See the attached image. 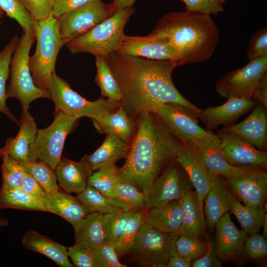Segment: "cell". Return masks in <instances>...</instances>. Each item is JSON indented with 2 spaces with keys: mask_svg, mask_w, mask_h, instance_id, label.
<instances>
[{
  "mask_svg": "<svg viewBox=\"0 0 267 267\" xmlns=\"http://www.w3.org/2000/svg\"><path fill=\"white\" fill-rule=\"evenodd\" d=\"M182 213L178 235L183 234L202 240L206 236L204 208L194 189L188 191L179 200Z\"/></svg>",
  "mask_w": 267,
  "mask_h": 267,
  "instance_id": "cell-24",
  "label": "cell"
},
{
  "mask_svg": "<svg viewBox=\"0 0 267 267\" xmlns=\"http://www.w3.org/2000/svg\"><path fill=\"white\" fill-rule=\"evenodd\" d=\"M95 57L96 67L95 81L100 88L101 96L119 102L122 94L106 59L98 55Z\"/></svg>",
  "mask_w": 267,
  "mask_h": 267,
  "instance_id": "cell-36",
  "label": "cell"
},
{
  "mask_svg": "<svg viewBox=\"0 0 267 267\" xmlns=\"http://www.w3.org/2000/svg\"><path fill=\"white\" fill-rule=\"evenodd\" d=\"M217 3H218L219 4L222 5V4L226 0H214Z\"/></svg>",
  "mask_w": 267,
  "mask_h": 267,
  "instance_id": "cell-59",
  "label": "cell"
},
{
  "mask_svg": "<svg viewBox=\"0 0 267 267\" xmlns=\"http://www.w3.org/2000/svg\"><path fill=\"white\" fill-rule=\"evenodd\" d=\"M193 140L196 143L206 166L218 176L230 178L266 170L237 167L229 164L221 152L219 137L211 130H207L205 135Z\"/></svg>",
  "mask_w": 267,
  "mask_h": 267,
  "instance_id": "cell-17",
  "label": "cell"
},
{
  "mask_svg": "<svg viewBox=\"0 0 267 267\" xmlns=\"http://www.w3.org/2000/svg\"></svg>",
  "mask_w": 267,
  "mask_h": 267,
  "instance_id": "cell-61",
  "label": "cell"
},
{
  "mask_svg": "<svg viewBox=\"0 0 267 267\" xmlns=\"http://www.w3.org/2000/svg\"><path fill=\"white\" fill-rule=\"evenodd\" d=\"M35 39L34 31L23 32L10 62V81L6 89V97L19 100L22 109L28 110L35 99L49 97L47 90L35 85L30 70L29 53Z\"/></svg>",
  "mask_w": 267,
  "mask_h": 267,
  "instance_id": "cell-6",
  "label": "cell"
},
{
  "mask_svg": "<svg viewBox=\"0 0 267 267\" xmlns=\"http://www.w3.org/2000/svg\"><path fill=\"white\" fill-rule=\"evenodd\" d=\"M119 259L111 243L104 242L95 251L96 267H127Z\"/></svg>",
  "mask_w": 267,
  "mask_h": 267,
  "instance_id": "cell-46",
  "label": "cell"
},
{
  "mask_svg": "<svg viewBox=\"0 0 267 267\" xmlns=\"http://www.w3.org/2000/svg\"><path fill=\"white\" fill-rule=\"evenodd\" d=\"M223 104L202 109L200 119L212 130L221 125L229 126L254 108L258 103L251 98L229 97Z\"/></svg>",
  "mask_w": 267,
  "mask_h": 267,
  "instance_id": "cell-21",
  "label": "cell"
},
{
  "mask_svg": "<svg viewBox=\"0 0 267 267\" xmlns=\"http://www.w3.org/2000/svg\"><path fill=\"white\" fill-rule=\"evenodd\" d=\"M189 176L203 208L207 193L215 185L220 176L210 171L205 164L194 140L180 142L176 158Z\"/></svg>",
  "mask_w": 267,
  "mask_h": 267,
  "instance_id": "cell-13",
  "label": "cell"
},
{
  "mask_svg": "<svg viewBox=\"0 0 267 267\" xmlns=\"http://www.w3.org/2000/svg\"><path fill=\"white\" fill-rule=\"evenodd\" d=\"M233 193L224 178L220 177L215 185L207 193L204 201V212L207 227L212 232L217 221L230 211Z\"/></svg>",
  "mask_w": 267,
  "mask_h": 267,
  "instance_id": "cell-25",
  "label": "cell"
},
{
  "mask_svg": "<svg viewBox=\"0 0 267 267\" xmlns=\"http://www.w3.org/2000/svg\"><path fill=\"white\" fill-rule=\"evenodd\" d=\"M90 0H54L51 13L58 19L64 14L86 4Z\"/></svg>",
  "mask_w": 267,
  "mask_h": 267,
  "instance_id": "cell-53",
  "label": "cell"
},
{
  "mask_svg": "<svg viewBox=\"0 0 267 267\" xmlns=\"http://www.w3.org/2000/svg\"><path fill=\"white\" fill-rule=\"evenodd\" d=\"M20 186L32 197L44 204V191L35 178L26 171Z\"/></svg>",
  "mask_w": 267,
  "mask_h": 267,
  "instance_id": "cell-52",
  "label": "cell"
},
{
  "mask_svg": "<svg viewBox=\"0 0 267 267\" xmlns=\"http://www.w3.org/2000/svg\"><path fill=\"white\" fill-rule=\"evenodd\" d=\"M117 51L149 59L172 60L181 65V57L169 41L151 33L146 36L124 34Z\"/></svg>",
  "mask_w": 267,
  "mask_h": 267,
  "instance_id": "cell-15",
  "label": "cell"
},
{
  "mask_svg": "<svg viewBox=\"0 0 267 267\" xmlns=\"http://www.w3.org/2000/svg\"><path fill=\"white\" fill-rule=\"evenodd\" d=\"M20 164L37 181L46 196H53L59 190L55 171L45 163L36 160Z\"/></svg>",
  "mask_w": 267,
  "mask_h": 267,
  "instance_id": "cell-37",
  "label": "cell"
},
{
  "mask_svg": "<svg viewBox=\"0 0 267 267\" xmlns=\"http://www.w3.org/2000/svg\"><path fill=\"white\" fill-rule=\"evenodd\" d=\"M130 144L115 134H107L101 145L92 153L85 154L81 159L88 164L94 172L102 167L115 164L126 158Z\"/></svg>",
  "mask_w": 267,
  "mask_h": 267,
  "instance_id": "cell-26",
  "label": "cell"
},
{
  "mask_svg": "<svg viewBox=\"0 0 267 267\" xmlns=\"http://www.w3.org/2000/svg\"><path fill=\"white\" fill-rule=\"evenodd\" d=\"M76 197L81 202L90 213L98 212L102 214L120 211H131L124 203L104 196L92 186L88 185Z\"/></svg>",
  "mask_w": 267,
  "mask_h": 267,
  "instance_id": "cell-32",
  "label": "cell"
},
{
  "mask_svg": "<svg viewBox=\"0 0 267 267\" xmlns=\"http://www.w3.org/2000/svg\"><path fill=\"white\" fill-rule=\"evenodd\" d=\"M4 13V12L0 8V19L2 17Z\"/></svg>",
  "mask_w": 267,
  "mask_h": 267,
  "instance_id": "cell-60",
  "label": "cell"
},
{
  "mask_svg": "<svg viewBox=\"0 0 267 267\" xmlns=\"http://www.w3.org/2000/svg\"><path fill=\"white\" fill-rule=\"evenodd\" d=\"M93 121L98 131L115 134L129 144L135 134V123L129 117L121 105L115 112Z\"/></svg>",
  "mask_w": 267,
  "mask_h": 267,
  "instance_id": "cell-31",
  "label": "cell"
},
{
  "mask_svg": "<svg viewBox=\"0 0 267 267\" xmlns=\"http://www.w3.org/2000/svg\"><path fill=\"white\" fill-rule=\"evenodd\" d=\"M103 214L90 213L74 225L75 244L96 250L104 242Z\"/></svg>",
  "mask_w": 267,
  "mask_h": 267,
  "instance_id": "cell-30",
  "label": "cell"
},
{
  "mask_svg": "<svg viewBox=\"0 0 267 267\" xmlns=\"http://www.w3.org/2000/svg\"><path fill=\"white\" fill-rule=\"evenodd\" d=\"M119 168L115 164L94 171L89 178L88 185L104 196L114 198L115 187L120 178Z\"/></svg>",
  "mask_w": 267,
  "mask_h": 267,
  "instance_id": "cell-39",
  "label": "cell"
},
{
  "mask_svg": "<svg viewBox=\"0 0 267 267\" xmlns=\"http://www.w3.org/2000/svg\"><path fill=\"white\" fill-rule=\"evenodd\" d=\"M34 20H44L52 12L54 0H20Z\"/></svg>",
  "mask_w": 267,
  "mask_h": 267,
  "instance_id": "cell-49",
  "label": "cell"
},
{
  "mask_svg": "<svg viewBox=\"0 0 267 267\" xmlns=\"http://www.w3.org/2000/svg\"><path fill=\"white\" fill-rule=\"evenodd\" d=\"M59 186L67 193L79 194L89 185L88 181L93 171L87 163L61 159L55 170Z\"/></svg>",
  "mask_w": 267,
  "mask_h": 267,
  "instance_id": "cell-23",
  "label": "cell"
},
{
  "mask_svg": "<svg viewBox=\"0 0 267 267\" xmlns=\"http://www.w3.org/2000/svg\"><path fill=\"white\" fill-rule=\"evenodd\" d=\"M182 220L179 200H172L148 209L144 222L161 231L178 234Z\"/></svg>",
  "mask_w": 267,
  "mask_h": 267,
  "instance_id": "cell-27",
  "label": "cell"
},
{
  "mask_svg": "<svg viewBox=\"0 0 267 267\" xmlns=\"http://www.w3.org/2000/svg\"><path fill=\"white\" fill-rule=\"evenodd\" d=\"M155 114L164 127L179 142L199 138L207 132L198 124L196 113L183 105L166 103Z\"/></svg>",
  "mask_w": 267,
  "mask_h": 267,
  "instance_id": "cell-14",
  "label": "cell"
},
{
  "mask_svg": "<svg viewBox=\"0 0 267 267\" xmlns=\"http://www.w3.org/2000/svg\"><path fill=\"white\" fill-rule=\"evenodd\" d=\"M250 60L267 57V29L264 27L252 36L247 50Z\"/></svg>",
  "mask_w": 267,
  "mask_h": 267,
  "instance_id": "cell-45",
  "label": "cell"
},
{
  "mask_svg": "<svg viewBox=\"0 0 267 267\" xmlns=\"http://www.w3.org/2000/svg\"><path fill=\"white\" fill-rule=\"evenodd\" d=\"M180 142L152 112L140 114L126 161L118 173L145 195L155 179L175 159Z\"/></svg>",
  "mask_w": 267,
  "mask_h": 267,
  "instance_id": "cell-2",
  "label": "cell"
},
{
  "mask_svg": "<svg viewBox=\"0 0 267 267\" xmlns=\"http://www.w3.org/2000/svg\"><path fill=\"white\" fill-rule=\"evenodd\" d=\"M0 157L2 160L1 166V186L5 188L20 186L26 173L23 167L8 155L5 154Z\"/></svg>",
  "mask_w": 267,
  "mask_h": 267,
  "instance_id": "cell-42",
  "label": "cell"
},
{
  "mask_svg": "<svg viewBox=\"0 0 267 267\" xmlns=\"http://www.w3.org/2000/svg\"><path fill=\"white\" fill-rule=\"evenodd\" d=\"M0 8L20 25L23 32L34 31V20L20 0H0Z\"/></svg>",
  "mask_w": 267,
  "mask_h": 267,
  "instance_id": "cell-43",
  "label": "cell"
},
{
  "mask_svg": "<svg viewBox=\"0 0 267 267\" xmlns=\"http://www.w3.org/2000/svg\"><path fill=\"white\" fill-rule=\"evenodd\" d=\"M267 73V57L252 60L241 68L233 70L217 82L215 90L228 98H251L263 77Z\"/></svg>",
  "mask_w": 267,
  "mask_h": 267,
  "instance_id": "cell-12",
  "label": "cell"
},
{
  "mask_svg": "<svg viewBox=\"0 0 267 267\" xmlns=\"http://www.w3.org/2000/svg\"><path fill=\"white\" fill-rule=\"evenodd\" d=\"M136 0H113L111 3L115 11L126 8L131 7Z\"/></svg>",
  "mask_w": 267,
  "mask_h": 267,
  "instance_id": "cell-56",
  "label": "cell"
},
{
  "mask_svg": "<svg viewBox=\"0 0 267 267\" xmlns=\"http://www.w3.org/2000/svg\"><path fill=\"white\" fill-rule=\"evenodd\" d=\"M215 227L217 253L222 262L233 260L243 253L247 233L235 226L228 212L219 219Z\"/></svg>",
  "mask_w": 267,
  "mask_h": 267,
  "instance_id": "cell-20",
  "label": "cell"
},
{
  "mask_svg": "<svg viewBox=\"0 0 267 267\" xmlns=\"http://www.w3.org/2000/svg\"><path fill=\"white\" fill-rule=\"evenodd\" d=\"M243 252L247 257L252 259L266 257L267 255L266 238L259 232L250 235L245 241Z\"/></svg>",
  "mask_w": 267,
  "mask_h": 267,
  "instance_id": "cell-48",
  "label": "cell"
},
{
  "mask_svg": "<svg viewBox=\"0 0 267 267\" xmlns=\"http://www.w3.org/2000/svg\"><path fill=\"white\" fill-rule=\"evenodd\" d=\"M262 226L263 227V235L266 238H267V213L265 214Z\"/></svg>",
  "mask_w": 267,
  "mask_h": 267,
  "instance_id": "cell-57",
  "label": "cell"
},
{
  "mask_svg": "<svg viewBox=\"0 0 267 267\" xmlns=\"http://www.w3.org/2000/svg\"><path fill=\"white\" fill-rule=\"evenodd\" d=\"M223 178L233 194L243 205L254 207L264 206L267 196V170Z\"/></svg>",
  "mask_w": 267,
  "mask_h": 267,
  "instance_id": "cell-18",
  "label": "cell"
},
{
  "mask_svg": "<svg viewBox=\"0 0 267 267\" xmlns=\"http://www.w3.org/2000/svg\"><path fill=\"white\" fill-rule=\"evenodd\" d=\"M146 212L132 211L121 235L111 243L119 259L123 257L133 245L140 228L144 222Z\"/></svg>",
  "mask_w": 267,
  "mask_h": 267,
  "instance_id": "cell-38",
  "label": "cell"
},
{
  "mask_svg": "<svg viewBox=\"0 0 267 267\" xmlns=\"http://www.w3.org/2000/svg\"><path fill=\"white\" fill-rule=\"evenodd\" d=\"M8 223V221L5 219L0 218V228L6 226Z\"/></svg>",
  "mask_w": 267,
  "mask_h": 267,
  "instance_id": "cell-58",
  "label": "cell"
},
{
  "mask_svg": "<svg viewBox=\"0 0 267 267\" xmlns=\"http://www.w3.org/2000/svg\"><path fill=\"white\" fill-rule=\"evenodd\" d=\"M106 60L122 94L120 104L134 122L140 114L155 113L168 103L186 106L200 118L202 109L182 95L173 83L172 73L178 66L175 61L146 59L117 51Z\"/></svg>",
  "mask_w": 267,
  "mask_h": 267,
  "instance_id": "cell-1",
  "label": "cell"
},
{
  "mask_svg": "<svg viewBox=\"0 0 267 267\" xmlns=\"http://www.w3.org/2000/svg\"><path fill=\"white\" fill-rule=\"evenodd\" d=\"M221 153L231 165L267 169V153L257 149L242 137L223 128L217 132Z\"/></svg>",
  "mask_w": 267,
  "mask_h": 267,
  "instance_id": "cell-16",
  "label": "cell"
},
{
  "mask_svg": "<svg viewBox=\"0 0 267 267\" xmlns=\"http://www.w3.org/2000/svg\"><path fill=\"white\" fill-rule=\"evenodd\" d=\"M44 203L46 212L61 217L72 225L90 213L76 197L59 190L53 196L45 195Z\"/></svg>",
  "mask_w": 267,
  "mask_h": 267,
  "instance_id": "cell-29",
  "label": "cell"
},
{
  "mask_svg": "<svg viewBox=\"0 0 267 267\" xmlns=\"http://www.w3.org/2000/svg\"><path fill=\"white\" fill-rule=\"evenodd\" d=\"M185 5L187 11H192L205 14H218L223 11L222 5L214 0H180Z\"/></svg>",
  "mask_w": 267,
  "mask_h": 267,
  "instance_id": "cell-51",
  "label": "cell"
},
{
  "mask_svg": "<svg viewBox=\"0 0 267 267\" xmlns=\"http://www.w3.org/2000/svg\"><path fill=\"white\" fill-rule=\"evenodd\" d=\"M207 250L201 258L191 262L192 267H221L222 261L219 258L215 241L211 240L206 234Z\"/></svg>",
  "mask_w": 267,
  "mask_h": 267,
  "instance_id": "cell-50",
  "label": "cell"
},
{
  "mask_svg": "<svg viewBox=\"0 0 267 267\" xmlns=\"http://www.w3.org/2000/svg\"><path fill=\"white\" fill-rule=\"evenodd\" d=\"M95 251L76 244L68 248L67 254L77 267H96Z\"/></svg>",
  "mask_w": 267,
  "mask_h": 267,
  "instance_id": "cell-47",
  "label": "cell"
},
{
  "mask_svg": "<svg viewBox=\"0 0 267 267\" xmlns=\"http://www.w3.org/2000/svg\"><path fill=\"white\" fill-rule=\"evenodd\" d=\"M223 128L242 137L257 149L266 152L267 112V107L262 104L258 103L251 113L241 122Z\"/></svg>",
  "mask_w": 267,
  "mask_h": 267,
  "instance_id": "cell-22",
  "label": "cell"
},
{
  "mask_svg": "<svg viewBox=\"0 0 267 267\" xmlns=\"http://www.w3.org/2000/svg\"><path fill=\"white\" fill-rule=\"evenodd\" d=\"M144 194L137 187L124 179L120 178L115 189V197L126 204L131 211L146 212L145 207Z\"/></svg>",
  "mask_w": 267,
  "mask_h": 267,
  "instance_id": "cell-40",
  "label": "cell"
},
{
  "mask_svg": "<svg viewBox=\"0 0 267 267\" xmlns=\"http://www.w3.org/2000/svg\"><path fill=\"white\" fill-rule=\"evenodd\" d=\"M49 98L55 105L54 112H62L77 119L83 117L93 121L116 111L119 102L101 97L95 101H89L73 90L68 83L54 72L47 89Z\"/></svg>",
  "mask_w": 267,
  "mask_h": 267,
  "instance_id": "cell-7",
  "label": "cell"
},
{
  "mask_svg": "<svg viewBox=\"0 0 267 267\" xmlns=\"http://www.w3.org/2000/svg\"><path fill=\"white\" fill-rule=\"evenodd\" d=\"M7 208L46 211L44 204L32 197L21 186L14 188L1 187L0 209Z\"/></svg>",
  "mask_w": 267,
  "mask_h": 267,
  "instance_id": "cell-34",
  "label": "cell"
},
{
  "mask_svg": "<svg viewBox=\"0 0 267 267\" xmlns=\"http://www.w3.org/2000/svg\"><path fill=\"white\" fill-rule=\"evenodd\" d=\"M194 189L186 172L175 159L171 162L153 182L145 195L148 210L172 200H180L189 190Z\"/></svg>",
  "mask_w": 267,
  "mask_h": 267,
  "instance_id": "cell-11",
  "label": "cell"
},
{
  "mask_svg": "<svg viewBox=\"0 0 267 267\" xmlns=\"http://www.w3.org/2000/svg\"><path fill=\"white\" fill-rule=\"evenodd\" d=\"M151 33L169 41L181 57V65L208 60L219 40L218 28L210 14L187 10L166 14Z\"/></svg>",
  "mask_w": 267,
  "mask_h": 267,
  "instance_id": "cell-3",
  "label": "cell"
},
{
  "mask_svg": "<svg viewBox=\"0 0 267 267\" xmlns=\"http://www.w3.org/2000/svg\"><path fill=\"white\" fill-rule=\"evenodd\" d=\"M134 9L129 7L116 11L84 35L65 45L71 54L89 53L107 59L117 51L124 35V29Z\"/></svg>",
  "mask_w": 267,
  "mask_h": 267,
  "instance_id": "cell-5",
  "label": "cell"
},
{
  "mask_svg": "<svg viewBox=\"0 0 267 267\" xmlns=\"http://www.w3.org/2000/svg\"><path fill=\"white\" fill-rule=\"evenodd\" d=\"M20 129L17 135L7 139L0 148V156L8 155L20 163L32 161V148L38 129L34 118L28 110L22 109Z\"/></svg>",
  "mask_w": 267,
  "mask_h": 267,
  "instance_id": "cell-19",
  "label": "cell"
},
{
  "mask_svg": "<svg viewBox=\"0 0 267 267\" xmlns=\"http://www.w3.org/2000/svg\"><path fill=\"white\" fill-rule=\"evenodd\" d=\"M54 114V120L49 126L38 129L32 148V161H42L55 171L61 159L65 139L74 130L79 119L62 112Z\"/></svg>",
  "mask_w": 267,
  "mask_h": 267,
  "instance_id": "cell-9",
  "label": "cell"
},
{
  "mask_svg": "<svg viewBox=\"0 0 267 267\" xmlns=\"http://www.w3.org/2000/svg\"><path fill=\"white\" fill-rule=\"evenodd\" d=\"M115 12L112 3L91 0L58 18L59 32L66 44L91 30Z\"/></svg>",
  "mask_w": 267,
  "mask_h": 267,
  "instance_id": "cell-10",
  "label": "cell"
},
{
  "mask_svg": "<svg viewBox=\"0 0 267 267\" xmlns=\"http://www.w3.org/2000/svg\"><path fill=\"white\" fill-rule=\"evenodd\" d=\"M231 212L235 216L243 230L251 235L259 232L262 226L265 212L264 207H250L241 204L233 194Z\"/></svg>",
  "mask_w": 267,
  "mask_h": 267,
  "instance_id": "cell-33",
  "label": "cell"
},
{
  "mask_svg": "<svg viewBox=\"0 0 267 267\" xmlns=\"http://www.w3.org/2000/svg\"><path fill=\"white\" fill-rule=\"evenodd\" d=\"M191 262L178 254L169 259L166 267H190Z\"/></svg>",
  "mask_w": 267,
  "mask_h": 267,
  "instance_id": "cell-55",
  "label": "cell"
},
{
  "mask_svg": "<svg viewBox=\"0 0 267 267\" xmlns=\"http://www.w3.org/2000/svg\"><path fill=\"white\" fill-rule=\"evenodd\" d=\"M22 243L28 250L44 255L61 267H73L67 254L68 248L48 237L34 230L27 231Z\"/></svg>",
  "mask_w": 267,
  "mask_h": 267,
  "instance_id": "cell-28",
  "label": "cell"
},
{
  "mask_svg": "<svg viewBox=\"0 0 267 267\" xmlns=\"http://www.w3.org/2000/svg\"><path fill=\"white\" fill-rule=\"evenodd\" d=\"M251 98L267 108V73L260 81Z\"/></svg>",
  "mask_w": 267,
  "mask_h": 267,
  "instance_id": "cell-54",
  "label": "cell"
},
{
  "mask_svg": "<svg viewBox=\"0 0 267 267\" xmlns=\"http://www.w3.org/2000/svg\"><path fill=\"white\" fill-rule=\"evenodd\" d=\"M178 235L161 231L144 222L124 257L141 267H166L170 258L177 255L175 244Z\"/></svg>",
  "mask_w": 267,
  "mask_h": 267,
  "instance_id": "cell-8",
  "label": "cell"
},
{
  "mask_svg": "<svg viewBox=\"0 0 267 267\" xmlns=\"http://www.w3.org/2000/svg\"><path fill=\"white\" fill-rule=\"evenodd\" d=\"M58 20L52 13L45 19L34 20V30L37 41L35 53L29 58V65L35 85L47 90L55 72L58 52L65 44L61 39Z\"/></svg>",
  "mask_w": 267,
  "mask_h": 267,
  "instance_id": "cell-4",
  "label": "cell"
},
{
  "mask_svg": "<svg viewBox=\"0 0 267 267\" xmlns=\"http://www.w3.org/2000/svg\"><path fill=\"white\" fill-rule=\"evenodd\" d=\"M177 254L190 262L201 258L207 250V243L186 235H179L175 244Z\"/></svg>",
  "mask_w": 267,
  "mask_h": 267,
  "instance_id": "cell-44",
  "label": "cell"
},
{
  "mask_svg": "<svg viewBox=\"0 0 267 267\" xmlns=\"http://www.w3.org/2000/svg\"><path fill=\"white\" fill-rule=\"evenodd\" d=\"M132 211H120L103 214L105 242L112 243L121 235Z\"/></svg>",
  "mask_w": 267,
  "mask_h": 267,
  "instance_id": "cell-41",
  "label": "cell"
},
{
  "mask_svg": "<svg viewBox=\"0 0 267 267\" xmlns=\"http://www.w3.org/2000/svg\"><path fill=\"white\" fill-rule=\"evenodd\" d=\"M18 36H14L0 51V111L5 114L17 124L19 125L16 118L12 115L6 104V83L10 74V62L12 54L19 41Z\"/></svg>",
  "mask_w": 267,
  "mask_h": 267,
  "instance_id": "cell-35",
  "label": "cell"
}]
</instances>
